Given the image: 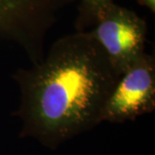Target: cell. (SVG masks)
I'll return each mask as SVG.
<instances>
[{"instance_id": "cell-6", "label": "cell", "mask_w": 155, "mask_h": 155, "mask_svg": "<svg viewBox=\"0 0 155 155\" xmlns=\"http://www.w3.org/2000/svg\"><path fill=\"white\" fill-rule=\"evenodd\" d=\"M140 5L147 7L151 12L154 13L155 11V0H137Z\"/></svg>"}, {"instance_id": "cell-2", "label": "cell", "mask_w": 155, "mask_h": 155, "mask_svg": "<svg viewBox=\"0 0 155 155\" xmlns=\"http://www.w3.org/2000/svg\"><path fill=\"white\" fill-rule=\"evenodd\" d=\"M71 0H0V40L15 41L32 63L44 57L45 35Z\"/></svg>"}, {"instance_id": "cell-1", "label": "cell", "mask_w": 155, "mask_h": 155, "mask_svg": "<svg viewBox=\"0 0 155 155\" xmlns=\"http://www.w3.org/2000/svg\"><path fill=\"white\" fill-rule=\"evenodd\" d=\"M121 77L88 30L57 40L29 68L13 74L22 138L55 149L102 122V111Z\"/></svg>"}, {"instance_id": "cell-4", "label": "cell", "mask_w": 155, "mask_h": 155, "mask_svg": "<svg viewBox=\"0 0 155 155\" xmlns=\"http://www.w3.org/2000/svg\"><path fill=\"white\" fill-rule=\"evenodd\" d=\"M154 109V56L145 53L119 78L106 101L101 120L112 123L134 121Z\"/></svg>"}, {"instance_id": "cell-5", "label": "cell", "mask_w": 155, "mask_h": 155, "mask_svg": "<svg viewBox=\"0 0 155 155\" xmlns=\"http://www.w3.org/2000/svg\"><path fill=\"white\" fill-rule=\"evenodd\" d=\"M112 3L114 0H80L75 22L77 31H86L89 28H92Z\"/></svg>"}, {"instance_id": "cell-3", "label": "cell", "mask_w": 155, "mask_h": 155, "mask_svg": "<svg viewBox=\"0 0 155 155\" xmlns=\"http://www.w3.org/2000/svg\"><path fill=\"white\" fill-rule=\"evenodd\" d=\"M147 25L133 11L115 3L89 31L120 76L145 54Z\"/></svg>"}]
</instances>
